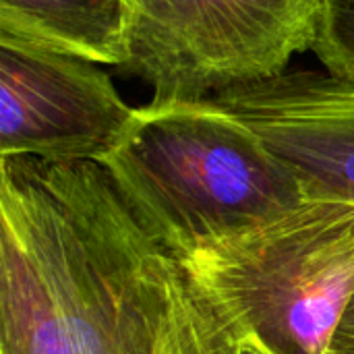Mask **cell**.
Listing matches in <instances>:
<instances>
[{
	"label": "cell",
	"mask_w": 354,
	"mask_h": 354,
	"mask_svg": "<svg viewBox=\"0 0 354 354\" xmlns=\"http://www.w3.org/2000/svg\"><path fill=\"white\" fill-rule=\"evenodd\" d=\"M241 354H272L253 334H245L241 340Z\"/></svg>",
	"instance_id": "obj_10"
},
{
	"label": "cell",
	"mask_w": 354,
	"mask_h": 354,
	"mask_svg": "<svg viewBox=\"0 0 354 354\" xmlns=\"http://www.w3.org/2000/svg\"><path fill=\"white\" fill-rule=\"evenodd\" d=\"M100 164L143 224L178 255L309 199L288 164L216 97L135 108Z\"/></svg>",
	"instance_id": "obj_2"
},
{
	"label": "cell",
	"mask_w": 354,
	"mask_h": 354,
	"mask_svg": "<svg viewBox=\"0 0 354 354\" xmlns=\"http://www.w3.org/2000/svg\"><path fill=\"white\" fill-rule=\"evenodd\" d=\"M214 97L288 164L309 199L354 203V83L284 71Z\"/></svg>",
	"instance_id": "obj_6"
},
{
	"label": "cell",
	"mask_w": 354,
	"mask_h": 354,
	"mask_svg": "<svg viewBox=\"0 0 354 354\" xmlns=\"http://www.w3.org/2000/svg\"><path fill=\"white\" fill-rule=\"evenodd\" d=\"M326 354H354V295L344 307Z\"/></svg>",
	"instance_id": "obj_9"
},
{
	"label": "cell",
	"mask_w": 354,
	"mask_h": 354,
	"mask_svg": "<svg viewBox=\"0 0 354 354\" xmlns=\"http://www.w3.org/2000/svg\"><path fill=\"white\" fill-rule=\"evenodd\" d=\"M319 0H131L129 58L118 68L151 102L203 100L286 71L313 48Z\"/></svg>",
	"instance_id": "obj_4"
},
{
	"label": "cell",
	"mask_w": 354,
	"mask_h": 354,
	"mask_svg": "<svg viewBox=\"0 0 354 354\" xmlns=\"http://www.w3.org/2000/svg\"><path fill=\"white\" fill-rule=\"evenodd\" d=\"M0 354H241L100 162L0 158Z\"/></svg>",
	"instance_id": "obj_1"
},
{
	"label": "cell",
	"mask_w": 354,
	"mask_h": 354,
	"mask_svg": "<svg viewBox=\"0 0 354 354\" xmlns=\"http://www.w3.org/2000/svg\"><path fill=\"white\" fill-rule=\"evenodd\" d=\"M0 33L120 66L129 58L131 0H0Z\"/></svg>",
	"instance_id": "obj_7"
},
{
	"label": "cell",
	"mask_w": 354,
	"mask_h": 354,
	"mask_svg": "<svg viewBox=\"0 0 354 354\" xmlns=\"http://www.w3.org/2000/svg\"><path fill=\"white\" fill-rule=\"evenodd\" d=\"M311 50L330 75L354 83V0H319Z\"/></svg>",
	"instance_id": "obj_8"
},
{
	"label": "cell",
	"mask_w": 354,
	"mask_h": 354,
	"mask_svg": "<svg viewBox=\"0 0 354 354\" xmlns=\"http://www.w3.org/2000/svg\"><path fill=\"white\" fill-rule=\"evenodd\" d=\"M133 114L97 62L0 33V158L100 162Z\"/></svg>",
	"instance_id": "obj_5"
},
{
	"label": "cell",
	"mask_w": 354,
	"mask_h": 354,
	"mask_svg": "<svg viewBox=\"0 0 354 354\" xmlns=\"http://www.w3.org/2000/svg\"><path fill=\"white\" fill-rule=\"evenodd\" d=\"M180 257L241 334L272 354H326L354 295V203L307 199Z\"/></svg>",
	"instance_id": "obj_3"
}]
</instances>
